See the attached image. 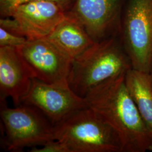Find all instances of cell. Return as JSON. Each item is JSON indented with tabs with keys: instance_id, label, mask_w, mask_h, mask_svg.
I'll return each instance as SVG.
<instances>
[{
	"instance_id": "obj_1",
	"label": "cell",
	"mask_w": 152,
	"mask_h": 152,
	"mask_svg": "<svg viewBox=\"0 0 152 152\" xmlns=\"http://www.w3.org/2000/svg\"><path fill=\"white\" fill-rule=\"evenodd\" d=\"M125 74L104 82L90 90L84 98L87 107L115 131L122 152L152 151V132L128 91Z\"/></svg>"
},
{
	"instance_id": "obj_2",
	"label": "cell",
	"mask_w": 152,
	"mask_h": 152,
	"mask_svg": "<svg viewBox=\"0 0 152 152\" xmlns=\"http://www.w3.org/2000/svg\"><path fill=\"white\" fill-rule=\"evenodd\" d=\"M131 68L121 40L109 37L96 42L73 60L68 81L73 91L84 98L93 88Z\"/></svg>"
},
{
	"instance_id": "obj_3",
	"label": "cell",
	"mask_w": 152,
	"mask_h": 152,
	"mask_svg": "<svg viewBox=\"0 0 152 152\" xmlns=\"http://www.w3.org/2000/svg\"><path fill=\"white\" fill-rule=\"evenodd\" d=\"M55 139L63 142L69 152H122L115 131L88 107L55 126Z\"/></svg>"
},
{
	"instance_id": "obj_4",
	"label": "cell",
	"mask_w": 152,
	"mask_h": 152,
	"mask_svg": "<svg viewBox=\"0 0 152 152\" xmlns=\"http://www.w3.org/2000/svg\"><path fill=\"white\" fill-rule=\"evenodd\" d=\"M0 115L7 151L20 152L25 148L42 147L55 140V126L33 106L22 104L9 108L1 104Z\"/></svg>"
},
{
	"instance_id": "obj_5",
	"label": "cell",
	"mask_w": 152,
	"mask_h": 152,
	"mask_svg": "<svg viewBox=\"0 0 152 152\" xmlns=\"http://www.w3.org/2000/svg\"><path fill=\"white\" fill-rule=\"evenodd\" d=\"M120 40L132 68L152 69V0H129L120 28Z\"/></svg>"
},
{
	"instance_id": "obj_6",
	"label": "cell",
	"mask_w": 152,
	"mask_h": 152,
	"mask_svg": "<svg viewBox=\"0 0 152 152\" xmlns=\"http://www.w3.org/2000/svg\"><path fill=\"white\" fill-rule=\"evenodd\" d=\"M65 12L53 2H28L14 7L7 17L1 18L0 27L28 40L44 38L54 30Z\"/></svg>"
},
{
	"instance_id": "obj_7",
	"label": "cell",
	"mask_w": 152,
	"mask_h": 152,
	"mask_svg": "<svg viewBox=\"0 0 152 152\" xmlns=\"http://www.w3.org/2000/svg\"><path fill=\"white\" fill-rule=\"evenodd\" d=\"M22 104L36 108L54 126L88 107L85 98L73 91L68 80L46 83L35 78Z\"/></svg>"
},
{
	"instance_id": "obj_8",
	"label": "cell",
	"mask_w": 152,
	"mask_h": 152,
	"mask_svg": "<svg viewBox=\"0 0 152 152\" xmlns=\"http://www.w3.org/2000/svg\"><path fill=\"white\" fill-rule=\"evenodd\" d=\"M35 78L46 83L68 80L73 60L45 37L30 39L17 48Z\"/></svg>"
},
{
	"instance_id": "obj_9",
	"label": "cell",
	"mask_w": 152,
	"mask_h": 152,
	"mask_svg": "<svg viewBox=\"0 0 152 152\" xmlns=\"http://www.w3.org/2000/svg\"><path fill=\"white\" fill-rule=\"evenodd\" d=\"M35 78L17 48L0 46V100L10 98L14 105L22 104Z\"/></svg>"
},
{
	"instance_id": "obj_10",
	"label": "cell",
	"mask_w": 152,
	"mask_h": 152,
	"mask_svg": "<svg viewBox=\"0 0 152 152\" xmlns=\"http://www.w3.org/2000/svg\"><path fill=\"white\" fill-rule=\"evenodd\" d=\"M121 0H73L69 9L85 28L89 35L98 42L109 37L116 26Z\"/></svg>"
},
{
	"instance_id": "obj_11",
	"label": "cell",
	"mask_w": 152,
	"mask_h": 152,
	"mask_svg": "<svg viewBox=\"0 0 152 152\" xmlns=\"http://www.w3.org/2000/svg\"><path fill=\"white\" fill-rule=\"evenodd\" d=\"M45 38L73 60L96 42L69 11H66L63 19Z\"/></svg>"
},
{
	"instance_id": "obj_12",
	"label": "cell",
	"mask_w": 152,
	"mask_h": 152,
	"mask_svg": "<svg viewBox=\"0 0 152 152\" xmlns=\"http://www.w3.org/2000/svg\"><path fill=\"white\" fill-rule=\"evenodd\" d=\"M125 83L142 119L152 132V82L150 73L132 68L125 74Z\"/></svg>"
},
{
	"instance_id": "obj_13",
	"label": "cell",
	"mask_w": 152,
	"mask_h": 152,
	"mask_svg": "<svg viewBox=\"0 0 152 152\" xmlns=\"http://www.w3.org/2000/svg\"><path fill=\"white\" fill-rule=\"evenodd\" d=\"M26 37L19 36L0 27V46L20 48L27 41Z\"/></svg>"
},
{
	"instance_id": "obj_14",
	"label": "cell",
	"mask_w": 152,
	"mask_h": 152,
	"mask_svg": "<svg viewBox=\"0 0 152 152\" xmlns=\"http://www.w3.org/2000/svg\"><path fill=\"white\" fill-rule=\"evenodd\" d=\"M31 1H49L53 2L61 6L65 9L66 11H68L72 3L73 0H9L7 4L4 7L1 8V18H6L8 16L9 13L11 9L14 7L23 3H26Z\"/></svg>"
},
{
	"instance_id": "obj_15",
	"label": "cell",
	"mask_w": 152,
	"mask_h": 152,
	"mask_svg": "<svg viewBox=\"0 0 152 152\" xmlns=\"http://www.w3.org/2000/svg\"><path fill=\"white\" fill-rule=\"evenodd\" d=\"M31 152H69L68 148L61 141L54 140L45 144L42 147L31 148Z\"/></svg>"
},
{
	"instance_id": "obj_16",
	"label": "cell",
	"mask_w": 152,
	"mask_h": 152,
	"mask_svg": "<svg viewBox=\"0 0 152 152\" xmlns=\"http://www.w3.org/2000/svg\"><path fill=\"white\" fill-rule=\"evenodd\" d=\"M9 1V0H0V9L4 7Z\"/></svg>"
},
{
	"instance_id": "obj_17",
	"label": "cell",
	"mask_w": 152,
	"mask_h": 152,
	"mask_svg": "<svg viewBox=\"0 0 152 152\" xmlns=\"http://www.w3.org/2000/svg\"><path fill=\"white\" fill-rule=\"evenodd\" d=\"M150 75H151V80H152V71H151V73H150Z\"/></svg>"
}]
</instances>
